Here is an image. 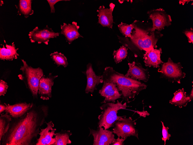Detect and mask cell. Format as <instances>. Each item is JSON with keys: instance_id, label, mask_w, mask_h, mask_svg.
I'll use <instances>...</instances> for the list:
<instances>
[{"instance_id": "obj_1", "label": "cell", "mask_w": 193, "mask_h": 145, "mask_svg": "<svg viewBox=\"0 0 193 145\" xmlns=\"http://www.w3.org/2000/svg\"><path fill=\"white\" fill-rule=\"evenodd\" d=\"M49 107L34 104L23 115L12 119L7 132L0 141L2 145H32L37 141L42 126L45 123Z\"/></svg>"}, {"instance_id": "obj_2", "label": "cell", "mask_w": 193, "mask_h": 145, "mask_svg": "<svg viewBox=\"0 0 193 145\" xmlns=\"http://www.w3.org/2000/svg\"><path fill=\"white\" fill-rule=\"evenodd\" d=\"M101 76L103 79L116 85L121 97L128 103L147 87L145 84L120 73L110 67L105 68Z\"/></svg>"}, {"instance_id": "obj_3", "label": "cell", "mask_w": 193, "mask_h": 145, "mask_svg": "<svg viewBox=\"0 0 193 145\" xmlns=\"http://www.w3.org/2000/svg\"><path fill=\"white\" fill-rule=\"evenodd\" d=\"M122 102V101L119 102L118 101L116 103L108 102L104 103L100 107L102 111L98 117V128L108 129L113 126L116 121L122 117L117 115L118 110L125 109L127 107L126 102L123 104Z\"/></svg>"}, {"instance_id": "obj_4", "label": "cell", "mask_w": 193, "mask_h": 145, "mask_svg": "<svg viewBox=\"0 0 193 145\" xmlns=\"http://www.w3.org/2000/svg\"><path fill=\"white\" fill-rule=\"evenodd\" d=\"M21 60L23 65L20 69L22 74L18 76L19 79L24 82L34 98H37L40 80L43 75V71L39 67L34 68L29 66L24 60L21 59Z\"/></svg>"}, {"instance_id": "obj_5", "label": "cell", "mask_w": 193, "mask_h": 145, "mask_svg": "<svg viewBox=\"0 0 193 145\" xmlns=\"http://www.w3.org/2000/svg\"><path fill=\"white\" fill-rule=\"evenodd\" d=\"M135 30L130 38L131 41L140 49L146 52L154 48L161 35H157L154 31L149 33L148 31L140 28L135 25Z\"/></svg>"}, {"instance_id": "obj_6", "label": "cell", "mask_w": 193, "mask_h": 145, "mask_svg": "<svg viewBox=\"0 0 193 145\" xmlns=\"http://www.w3.org/2000/svg\"><path fill=\"white\" fill-rule=\"evenodd\" d=\"M136 124L131 118H126V116H123L114 122L112 131L118 137L125 140L131 136L138 139V132L136 128Z\"/></svg>"}, {"instance_id": "obj_7", "label": "cell", "mask_w": 193, "mask_h": 145, "mask_svg": "<svg viewBox=\"0 0 193 145\" xmlns=\"http://www.w3.org/2000/svg\"><path fill=\"white\" fill-rule=\"evenodd\" d=\"M181 69L180 63H175L169 58L167 62L164 63L158 71L170 81L176 82L179 84L180 80L185 76V73L182 72Z\"/></svg>"}, {"instance_id": "obj_8", "label": "cell", "mask_w": 193, "mask_h": 145, "mask_svg": "<svg viewBox=\"0 0 193 145\" xmlns=\"http://www.w3.org/2000/svg\"><path fill=\"white\" fill-rule=\"evenodd\" d=\"M149 18L153 22V27L149 30L154 32L156 30L160 31L165 26H168L171 24L172 21L170 16L167 14L162 9L153 10L148 12Z\"/></svg>"}, {"instance_id": "obj_9", "label": "cell", "mask_w": 193, "mask_h": 145, "mask_svg": "<svg viewBox=\"0 0 193 145\" xmlns=\"http://www.w3.org/2000/svg\"><path fill=\"white\" fill-rule=\"evenodd\" d=\"M59 35V33L54 32L47 25L42 29L36 26L28 34L31 43L37 42L38 44L43 43L46 45L48 44L50 39L56 38Z\"/></svg>"}, {"instance_id": "obj_10", "label": "cell", "mask_w": 193, "mask_h": 145, "mask_svg": "<svg viewBox=\"0 0 193 145\" xmlns=\"http://www.w3.org/2000/svg\"><path fill=\"white\" fill-rule=\"evenodd\" d=\"M89 135L93 137V145H109L116 139L113 131L105 129L103 128H98L96 130L89 128Z\"/></svg>"}, {"instance_id": "obj_11", "label": "cell", "mask_w": 193, "mask_h": 145, "mask_svg": "<svg viewBox=\"0 0 193 145\" xmlns=\"http://www.w3.org/2000/svg\"><path fill=\"white\" fill-rule=\"evenodd\" d=\"M103 80V84L99 91L101 95L105 98L102 103L110 102L114 103L116 100L121 98V95L114 83L104 79Z\"/></svg>"}, {"instance_id": "obj_12", "label": "cell", "mask_w": 193, "mask_h": 145, "mask_svg": "<svg viewBox=\"0 0 193 145\" xmlns=\"http://www.w3.org/2000/svg\"><path fill=\"white\" fill-rule=\"evenodd\" d=\"M57 75L53 76L51 73L46 76L43 75L39 82L38 93L40 98L44 100H49L52 97V87L54 84V80Z\"/></svg>"}, {"instance_id": "obj_13", "label": "cell", "mask_w": 193, "mask_h": 145, "mask_svg": "<svg viewBox=\"0 0 193 145\" xmlns=\"http://www.w3.org/2000/svg\"><path fill=\"white\" fill-rule=\"evenodd\" d=\"M129 69L125 75L133 79L146 82L149 75L147 69H144L141 64L134 61L128 63Z\"/></svg>"}, {"instance_id": "obj_14", "label": "cell", "mask_w": 193, "mask_h": 145, "mask_svg": "<svg viewBox=\"0 0 193 145\" xmlns=\"http://www.w3.org/2000/svg\"><path fill=\"white\" fill-rule=\"evenodd\" d=\"M47 127L41 129L39 138L37 139L36 145H53L55 142L53 137L56 129H54V125L52 121L46 123Z\"/></svg>"}, {"instance_id": "obj_15", "label": "cell", "mask_w": 193, "mask_h": 145, "mask_svg": "<svg viewBox=\"0 0 193 145\" xmlns=\"http://www.w3.org/2000/svg\"><path fill=\"white\" fill-rule=\"evenodd\" d=\"M83 73L86 75L87 80L85 92L87 93L90 92L92 93L97 89L98 85L103 82L101 75L97 76L95 74L91 63L87 65L86 69Z\"/></svg>"}, {"instance_id": "obj_16", "label": "cell", "mask_w": 193, "mask_h": 145, "mask_svg": "<svg viewBox=\"0 0 193 145\" xmlns=\"http://www.w3.org/2000/svg\"><path fill=\"white\" fill-rule=\"evenodd\" d=\"M115 6L114 4L111 3L109 8H105L103 5L100 6L97 10L98 23L103 27L112 28L113 22L112 12Z\"/></svg>"}, {"instance_id": "obj_17", "label": "cell", "mask_w": 193, "mask_h": 145, "mask_svg": "<svg viewBox=\"0 0 193 145\" xmlns=\"http://www.w3.org/2000/svg\"><path fill=\"white\" fill-rule=\"evenodd\" d=\"M79 27L77 22L75 21L72 22L71 24L64 23L63 25H60V33L64 36L66 41L70 44L79 38L83 37L79 32Z\"/></svg>"}, {"instance_id": "obj_18", "label": "cell", "mask_w": 193, "mask_h": 145, "mask_svg": "<svg viewBox=\"0 0 193 145\" xmlns=\"http://www.w3.org/2000/svg\"><path fill=\"white\" fill-rule=\"evenodd\" d=\"M33 104L32 103L22 102L13 105L6 104V108L5 111L12 118H17L24 115Z\"/></svg>"}, {"instance_id": "obj_19", "label": "cell", "mask_w": 193, "mask_h": 145, "mask_svg": "<svg viewBox=\"0 0 193 145\" xmlns=\"http://www.w3.org/2000/svg\"><path fill=\"white\" fill-rule=\"evenodd\" d=\"M162 52L161 48H153L146 52L143 56L145 65L149 67H159L160 64L163 63L160 58Z\"/></svg>"}, {"instance_id": "obj_20", "label": "cell", "mask_w": 193, "mask_h": 145, "mask_svg": "<svg viewBox=\"0 0 193 145\" xmlns=\"http://www.w3.org/2000/svg\"><path fill=\"white\" fill-rule=\"evenodd\" d=\"M174 96L170 101V103L181 108L185 107L188 103L191 101L189 96H188L183 88L179 89L174 93Z\"/></svg>"}, {"instance_id": "obj_21", "label": "cell", "mask_w": 193, "mask_h": 145, "mask_svg": "<svg viewBox=\"0 0 193 145\" xmlns=\"http://www.w3.org/2000/svg\"><path fill=\"white\" fill-rule=\"evenodd\" d=\"M5 47L3 45V47L0 48V59L11 61L17 59L19 56L17 52L18 49L16 48L14 42L11 45L6 44Z\"/></svg>"}, {"instance_id": "obj_22", "label": "cell", "mask_w": 193, "mask_h": 145, "mask_svg": "<svg viewBox=\"0 0 193 145\" xmlns=\"http://www.w3.org/2000/svg\"><path fill=\"white\" fill-rule=\"evenodd\" d=\"M32 0H19L17 5L15 6L17 9V15H23L26 18L32 15L34 11L31 7Z\"/></svg>"}, {"instance_id": "obj_23", "label": "cell", "mask_w": 193, "mask_h": 145, "mask_svg": "<svg viewBox=\"0 0 193 145\" xmlns=\"http://www.w3.org/2000/svg\"><path fill=\"white\" fill-rule=\"evenodd\" d=\"M72 135L70 130H62L55 133V142L53 145H66L71 143L69 139L70 136Z\"/></svg>"}, {"instance_id": "obj_24", "label": "cell", "mask_w": 193, "mask_h": 145, "mask_svg": "<svg viewBox=\"0 0 193 145\" xmlns=\"http://www.w3.org/2000/svg\"><path fill=\"white\" fill-rule=\"evenodd\" d=\"M7 113L1 115L0 117V141L7 132L9 129L12 118Z\"/></svg>"}, {"instance_id": "obj_25", "label": "cell", "mask_w": 193, "mask_h": 145, "mask_svg": "<svg viewBox=\"0 0 193 145\" xmlns=\"http://www.w3.org/2000/svg\"><path fill=\"white\" fill-rule=\"evenodd\" d=\"M51 58L54 63L59 66H62L64 67H66L68 63L66 57L63 54L57 52H54L50 54Z\"/></svg>"}, {"instance_id": "obj_26", "label": "cell", "mask_w": 193, "mask_h": 145, "mask_svg": "<svg viewBox=\"0 0 193 145\" xmlns=\"http://www.w3.org/2000/svg\"><path fill=\"white\" fill-rule=\"evenodd\" d=\"M127 49L125 46H122L118 49L114 51L113 55L116 63H119L126 57L127 54Z\"/></svg>"}, {"instance_id": "obj_27", "label": "cell", "mask_w": 193, "mask_h": 145, "mask_svg": "<svg viewBox=\"0 0 193 145\" xmlns=\"http://www.w3.org/2000/svg\"><path fill=\"white\" fill-rule=\"evenodd\" d=\"M135 25L134 23L128 24L121 22L118 25L119 29L123 34L126 37H131L132 31Z\"/></svg>"}, {"instance_id": "obj_28", "label": "cell", "mask_w": 193, "mask_h": 145, "mask_svg": "<svg viewBox=\"0 0 193 145\" xmlns=\"http://www.w3.org/2000/svg\"><path fill=\"white\" fill-rule=\"evenodd\" d=\"M161 122L162 123V133L163 137H162V140L163 141H164V145H165L166 144V140H169L171 135L170 134L168 133V132L169 128L168 127H166L163 122L162 121H161Z\"/></svg>"}, {"instance_id": "obj_29", "label": "cell", "mask_w": 193, "mask_h": 145, "mask_svg": "<svg viewBox=\"0 0 193 145\" xmlns=\"http://www.w3.org/2000/svg\"><path fill=\"white\" fill-rule=\"evenodd\" d=\"M8 87L6 82L2 80H0V96H4L7 92Z\"/></svg>"}, {"instance_id": "obj_30", "label": "cell", "mask_w": 193, "mask_h": 145, "mask_svg": "<svg viewBox=\"0 0 193 145\" xmlns=\"http://www.w3.org/2000/svg\"><path fill=\"white\" fill-rule=\"evenodd\" d=\"M68 0H47L51 9L50 12L51 13H54L55 9L54 8V5L58 2L61 1H68Z\"/></svg>"}, {"instance_id": "obj_31", "label": "cell", "mask_w": 193, "mask_h": 145, "mask_svg": "<svg viewBox=\"0 0 193 145\" xmlns=\"http://www.w3.org/2000/svg\"><path fill=\"white\" fill-rule=\"evenodd\" d=\"M185 34L188 38L189 42L190 43H193V32L192 28L190 30H187L184 32Z\"/></svg>"}, {"instance_id": "obj_32", "label": "cell", "mask_w": 193, "mask_h": 145, "mask_svg": "<svg viewBox=\"0 0 193 145\" xmlns=\"http://www.w3.org/2000/svg\"><path fill=\"white\" fill-rule=\"evenodd\" d=\"M125 139L122 138L118 137L117 139H116L113 142L111 145H123V142Z\"/></svg>"}, {"instance_id": "obj_33", "label": "cell", "mask_w": 193, "mask_h": 145, "mask_svg": "<svg viewBox=\"0 0 193 145\" xmlns=\"http://www.w3.org/2000/svg\"><path fill=\"white\" fill-rule=\"evenodd\" d=\"M6 108V104H5V105L4 104H0V113H1L4 111H5Z\"/></svg>"}, {"instance_id": "obj_34", "label": "cell", "mask_w": 193, "mask_h": 145, "mask_svg": "<svg viewBox=\"0 0 193 145\" xmlns=\"http://www.w3.org/2000/svg\"><path fill=\"white\" fill-rule=\"evenodd\" d=\"M193 88L192 89V91L191 92V93L190 96H189L190 99L191 101L192 100L193 98Z\"/></svg>"}, {"instance_id": "obj_35", "label": "cell", "mask_w": 193, "mask_h": 145, "mask_svg": "<svg viewBox=\"0 0 193 145\" xmlns=\"http://www.w3.org/2000/svg\"><path fill=\"white\" fill-rule=\"evenodd\" d=\"M0 6H1L4 3V2L3 1H1L0 0Z\"/></svg>"}]
</instances>
